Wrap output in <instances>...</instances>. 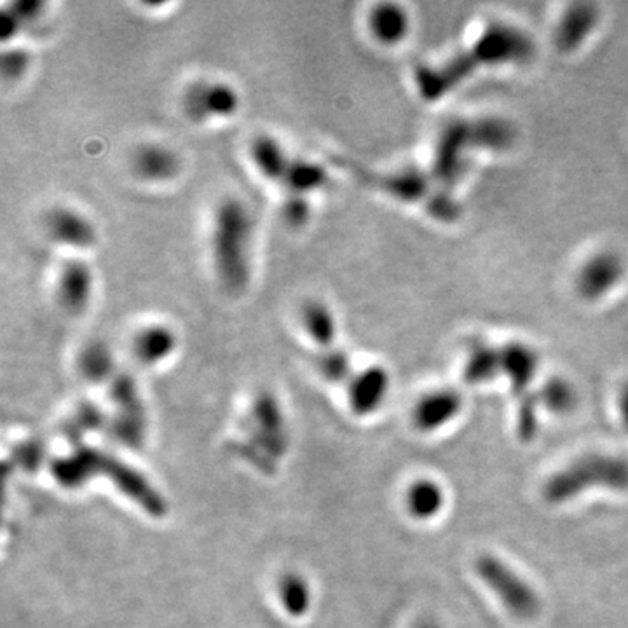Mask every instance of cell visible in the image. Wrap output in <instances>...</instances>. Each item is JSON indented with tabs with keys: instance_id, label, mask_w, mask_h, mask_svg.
<instances>
[{
	"instance_id": "cell-16",
	"label": "cell",
	"mask_w": 628,
	"mask_h": 628,
	"mask_svg": "<svg viewBox=\"0 0 628 628\" xmlns=\"http://www.w3.org/2000/svg\"><path fill=\"white\" fill-rule=\"evenodd\" d=\"M367 27L372 39L381 46H396L409 35L410 16L396 2H379L369 11Z\"/></svg>"
},
{
	"instance_id": "cell-5",
	"label": "cell",
	"mask_w": 628,
	"mask_h": 628,
	"mask_svg": "<svg viewBox=\"0 0 628 628\" xmlns=\"http://www.w3.org/2000/svg\"><path fill=\"white\" fill-rule=\"evenodd\" d=\"M475 573L485 587L498 597L510 615L519 620H533L540 613V595L515 569L496 555L484 553L475 560Z\"/></svg>"
},
{
	"instance_id": "cell-24",
	"label": "cell",
	"mask_w": 628,
	"mask_h": 628,
	"mask_svg": "<svg viewBox=\"0 0 628 628\" xmlns=\"http://www.w3.org/2000/svg\"><path fill=\"white\" fill-rule=\"evenodd\" d=\"M471 142L480 149H506L515 138L512 124L501 119H480L470 123Z\"/></svg>"
},
{
	"instance_id": "cell-2",
	"label": "cell",
	"mask_w": 628,
	"mask_h": 628,
	"mask_svg": "<svg viewBox=\"0 0 628 628\" xmlns=\"http://www.w3.org/2000/svg\"><path fill=\"white\" fill-rule=\"evenodd\" d=\"M255 220L239 196H226L215 205L210 220L208 252L215 280L227 294L245 292L252 280Z\"/></svg>"
},
{
	"instance_id": "cell-10",
	"label": "cell",
	"mask_w": 628,
	"mask_h": 628,
	"mask_svg": "<svg viewBox=\"0 0 628 628\" xmlns=\"http://www.w3.org/2000/svg\"><path fill=\"white\" fill-rule=\"evenodd\" d=\"M131 171L144 184H170L182 173V157L163 142H145L131 154Z\"/></svg>"
},
{
	"instance_id": "cell-18",
	"label": "cell",
	"mask_w": 628,
	"mask_h": 628,
	"mask_svg": "<svg viewBox=\"0 0 628 628\" xmlns=\"http://www.w3.org/2000/svg\"><path fill=\"white\" fill-rule=\"evenodd\" d=\"M599 21V13L592 4H574L560 18L555 28V44L562 51H574L587 41Z\"/></svg>"
},
{
	"instance_id": "cell-34",
	"label": "cell",
	"mask_w": 628,
	"mask_h": 628,
	"mask_svg": "<svg viewBox=\"0 0 628 628\" xmlns=\"http://www.w3.org/2000/svg\"><path fill=\"white\" fill-rule=\"evenodd\" d=\"M417 628H440L435 622H424L419 625Z\"/></svg>"
},
{
	"instance_id": "cell-17",
	"label": "cell",
	"mask_w": 628,
	"mask_h": 628,
	"mask_svg": "<svg viewBox=\"0 0 628 628\" xmlns=\"http://www.w3.org/2000/svg\"><path fill=\"white\" fill-rule=\"evenodd\" d=\"M302 332L316 348H334L339 334V323L334 309L321 299H308L299 309Z\"/></svg>"
},
{
	"instance_id": "cell-11",
	"label": "cell",
	"mask_w": 628,
	"mask_h": 628,
	"mask_svg": "<svg viewBox=\"0 0 628 628\" xmlns=\"http://www.w3.org/2000/svg\"><path fill=\"white\" fill-rule=\"evenodd\" d=\"M391 377L381 365L355 372L348 383V402L356 416H369L381 409L390 393Z\"/></svg>"
},
{
	"instance_id": "cell-32",
	"label": "cell",
	"mask_w": 628,
	"mask_h": 628,
	"mask_svg": "<svg viewBox=\"0 0 628 628\" xmlns=\"http://www.w3.org/2000/svg\"><path fill=\"white\" fill-rule=\"evenodd\" d=\"M9 7L13 9L14 13L18 14V18L23 21V25H27V23H32V21L41 18L46 4L39 2V0H18V2L9 4Z\"/></svg>"
},
{
	"instance_id": "cell-33",
	"label": "cell",
	"mask_w": 628,
	"mask_h": 628,
	"mask_svg": "<svg viewBox=\"0 0 628 628\" xmlns=\"http://www.w3.org/2000/svg\"><path fill=\"white\" fill-rule=\"evenodd\" d=\"M618 409H620V417L625 431L628 433V383L623 384L620 396H618Z\"/></svg>"
},
{
	"instance_id": "cell-19",
	"label": "cell",
	"mask_w": 628,
	"mask_h": 628,
	"mask_svg": "<svg viewBox=\"0 0 628 628\" xmlns=\"http://www.w3.org/2000/svg\"><path fill=\"white\" fill-rule=\"evenodd\" d=\"M328 184V171L323 164L308 157H292L281 187L285 194L308 196L313 198L314 192L321 191Z\"/></svg>"
},
{
	"instance_id": "cell-7",
	"label": "cell",
	"mask_w": 628,
	"mask_h": 628,
	"mask_svg": "<svg viewBox=\"0 0 628 628\" xmlns=\"http://www.w3.org/2000/svg\"><path fill=\"white\" fill-rule=\"evenodd\" d=\"M95 271L88 260L70 257L56 273L55 294L58 306L70 314L81 316L88 311L95 297Z\"/></svg>"
},
{
	"instance_id": "cell-6",
	"label": "cell",
	"mask_w": 628,
	"mask_h": 628,
	"mask_svg": "<svg viewBox=\"0 0 628 628\" xmlns=\"http://www.w3.org/2000/svg\"><path fill=\"white\" fill-rule=\"evenodd\" d=\"M180 105L184 116L192 124L227 121L238 114L241 95L231 82L196 79L185 86Z\"/></svg>"
},
{
	"instance_id": "cell-9",
	"label": "cell",
	"mask_w": 628,
	"mask_h": 628,
	"mask_svg": "<svg viewBox=\"0 0 628 628\" xmlns=\"http://www.w3.org/2000/svg\"><path fill=\"white\" fill-rule=\"evenodd\" d=\"M625 276V262L615 252H599L583 262L576 274V290L585 301H601Z\"/></svg>"
},
{
	"instance_id": "cell-31",
	"label": "cell",
	"mask_w": 628,
	"mask_h": 628,
	"mask_svg": "<svg viewBox=\"0 0 628 628\" xmlns=\"http://www.w3.org/2000/svg\"><path fill=\"white\" fill-rule=\"evenodd\" d=\"M23 21L18 18L11 7H2L0 11V41L4 46H11L20 37L23 30Z\"/></svg>"
},
{
	"instance_id": "cell-25",
	"label": "cell",
	"mask_w": 628,
	"mask_h": 628,
	"mask_svg": "<svg viewBox=\"0 0 628 628\" xmlns=\"http://www.w3.org/2000/svg\"><path fill=\"white\" fill-rule=\"evenodd\" d=\"M536 395H538L540 405H543L553 414H559V416L573 412L576 403H578V393L574 390L573 384L564 377L548 379Z\"/></svg>"
},
{
	"instance_id": "cell-12",
	"label": "cell",
	"mask_w": 628,
	"mask_h": 628,
	"mask_svg": "<svg viewBox=\"0 0 628 628\" xmlns=\"http://www.w3.org/2000/svg\"><path fill=\"white\" fill-rule=\"evenodd\" d=\"M463 410V396L456 390H435L424 395L412 410V423L421 433H433L454 421Z\"/></svg>"
},
{
	"instance_id": "cell-13",
	"label": "cell",
	"mask_w": 628,
	"mask_h": 628,
	"mask_svg": "<svg viewBox=\"0 0 628 628\" xmlns=\"http://www.w3.org/2000/svg\"><path fill=\"white\" fill-rule=\"evenodd\" d=\"M177 346V332L163 321H152L138 328L131 341L133 355L145 367L166 362L177 351Z\"/></svg>"
},
{
	"instance_id": "cell-21",
	"label": "cell",
	"mask_w": 628,
	"mask_h": 628,
	"mask_svg": "<svg viewBox=\"0 0 628 628\" xmlns=\"http://www.w3.org/2000/svg\"><path fill=\"white\" fill-rule=\"evenodd\" d=\"M405 501H407V510L414 519H435L438 513L444 510V487L430 478H421L410 485Z\"/></svg>"
},
{
	"instance_id": "cell-3",
	"label": "cell",
	"mask_w": 628,
	"mask_h": 628,
	"mask_svg": "<svg viewBox=\"0 0 628 628\" xmlns=\"http://www.w3.org/2000/svg\"><path fill=\"white\" fill-rule=\"evenodd\" d=\"M592 487L628 492V459L611 454H587L553 473L543 485L550 505H564Z\"/></svg>"
},
{
	"instance_id": "cell-27",
	"label": "cell",
	"mask_w": 628,
	"mask_h": 628,
	"mask_svg": "<svg viewBox=\"0 0 628 628\" xmlns=\"http://www.w3.org/2000/svg\"><path fill=\"white\" fill-rule=\"evenodd\" d=\"M281 601L288 613L294 616H301L309 609L311 602V594L306 581L301 576L290 574L287 578H283L280 585Z\"/></svg>"
},
{
	"instance_id": "cell-8",
	"label": "cell",
	"mask_w": 628,
	"mask_h": 628,
	"mask_svg": "<svg viewBox=\"0 0 628 628\" xmlns=\"http://www.w3.org/2000/svg\"><path fill=\"white\" fill-rule=\"evenodd\" d=\"M44 229L53 243L72 252H86L98 243V227L76 206H53L46 213Z\"/></svg>"
},
{
	"instance_id": "cell-26",
	"label": "cell",
	"mask_w": 628,
	"mask_h": 628,
	"mask_svg": "<svg viewBox=\"0 0 628 628\" xmlns=\"http://www.w3.org/2000/svg\"><path fill=\"white\" fill-rule=\"evenodd\" d=\"M316 365L321 376L325 377L328 383H349V379L355 374L351 369V358L348 353L337 346L321 349Z\"/></svg>"
},
{
	"instance_id": "cell-30",
	"label": "cell",
	"mask_w": 628,
	"mask_h": 628,
	"mask_svg": "<svg viewBox=\"0 0 628 628\" xmlns=\"http://www.w3.org/2000/svg\"><path fill=\"white\" fill-rule=\"evenodd\" d=\"M30 69V53L18 44L4 46L0 56V70L7 81H18Z\"/></svg>"
},
{
	"instance_id": "cell-23",
	"label": "cell",
	"mask_w": 628,
	"mask_h": 628,
	"mask_svg": "<svg viewBox=\"0 0 628 628\" xmlns=\"http://www.w3.org/2000/svg\"><path fill=\"white\" fill-rule=\"evenodd\" d=\"M79 369L82 376L102 383L114 374V355L112 349L103 341H91L82 346L79 353Z\"/></svg>"
},
{
	"instance_id": "cell-14",
	"label": "cell",
	"mask_w": 628,
	"mask_h": 628,
	"mask_svg": "<svg viewBox=\"0 0 628 628\" xmlns=\"http://www.w3.org/2000/svg\"><path fill=\"white\" fill-rule=\"evenodd\" d=\"M501 349V376L508 379L513 395L524 396L540 369V358L524 342H510Z\"/></svg>"
},
{
	"instance_id": "cell-15",
	"label": "cell",
	"mask_w": 628,
	"mask_h": 628,
	"mask_svg": "<svg viewBox=\"0 0 628 628\" xmlns=\"http://www.w3.org/2000/svg\"><path fill=\"white\" fill-rule=\"evenodd\" d=\"M248 156L260 177L276 185L283 182L290 161L294 157L288 154L285 145L271 133L255 135L248 145Z\"/></svg>"
},
{
	"instance_id": "cell-1",
	"label": "cell",
	"mask_w": 628,
	"mask_h": 628,
	"mask_svg": "<svg viewBox=\"0 0 628 628\" xmlns=\"http://www.w3.org/2000/svg\"><path fill=\"white\" fill-rule=\"evenodd\" d=\"M533 55V42L519 28L503 23L487 27L473 46L440 67H417V91L424 100H438L482 65L519 63Z\"/></svg>"
},
{
	"instance_id": "cell-22",
	"label": "cell",
	"mask_w": 628,
	"mask_h": 628,
	"mask_svg": "<svg viewBox=\"0 0 628 628\" xmlns=\"http://www.w3.org/2000/svg\"><path fill=\"white\" fill-rule=\"evenodd\" d=\"M463 374L468 384L491 383L501 376V349L487 344L473 346L466 358Z\"/></svg>"
},
{
	"instance_id": "cell-28",
	"label": "cell",
	"mask_w": 628,
	"mask_h": 628,
	"mask_svg": "<svg viewBox=\"0 0 628 628\" xmlns=\"http://www.w3.org/2000/svg\"><path fill=\"white\" fill-rule=\"evenodd\" d=\"M280 215L281 220L290 229H294V231L304 229L313 217V201L308 196L285 194V199L281 203Z\"/></svg>"
},
{
	"instance_id": "cell-29",
	"label": "cell",
	"mask_w": 628,
	"mask_h": 628,
	"mask_svg": "<svg viewBox=\"0 0 628 628\" xmlns=\"http://www.w3.org/2000/svg\"><path fill=\"white\" fill-rule=\"evenodd\" d=\"M540 400L536 393L520 396L519 414H517V435L522 442H533L538 435L540 419H538Z\"/></svg>"
},
{
	"instance_id": "cell-4",
	"label": "cell",
	"mask_w": 628,
	"mask_h": 628,
	"mask_svg": "<svg viewBox=\"0 0 628 628\" xmlns=\"http://www.w3.org/2000/svg\"><path fill=\"white\" fill-rule=\"evenodd\" d=\"M100 470L105 471L110 478H114L119 489L128 492L131 498L138 501V505L144 506L147 512L163 515L166 508H164L163 499L159 498V494L152 491L151 485L147 484L137 471L121 465L116 459L105 458L96 452L84 451L77 454L76 458L69 459V463H62L58 466L56 473L65 478L69 484H76L91 473Z\"/></svg>"
},
{
	"instance_id": "cell-20",
	"label": "cell",
	"mask_w": 628,
	"mask_h": 628,
	"mask_svg": "<svg viewBox=\"0 0 628 628\" xmlns=\"http://www.w3.org/2000/svg\"><path fill=\"white\" fill-rule=\"evenodd\" d=\"M376 185L381 191L390 194L391 198L400 199L405 203H414L423 199L430 189V180L423 171L416 168H403L376 177Z\"/></svg>"
}]
</instances>
